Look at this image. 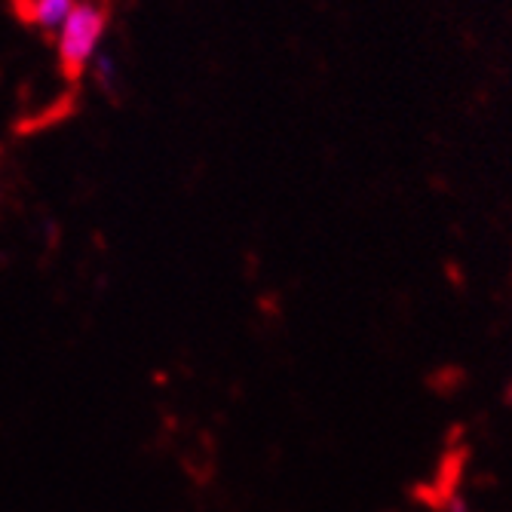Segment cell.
<instances>
[{
  "mask_svg": "<svg viewBox=\"0 0 512 512\" xmlns=\"http://www.w3.org/2000/svg\"><path fill=\"white\" fill-rule=\"evenodd\" d=\"M509 402H512V387H509Z\"/></svg>",
  "mask_w": 512,
  "mask_h": 512,
  "instance_id": "cell-4",
  "label": "cell"
},
{
  "mask_svg": "<svg viewBox=\"0 0 512 512\" xmlns=\"http://www.w3.org/2000/svg\"><path fill=\"white\" fill-rule=\"evenodd\" d=\"M111 25V0H77L62 28L56 31V59L68 80H80L89 62L102 50Z\"/></svg>",
  "mask_w": 512,
  "mask_h": 512,
  "instance_id": "cell-1",
  "label": "cell"
},
{
  "mask_svg": "<svg viewBox=\"0 0 512 512\" xmlns=\"http://www.w3.org/2000/svg\"><path fill=\"white\" fill-rule=\"evenodd\" d=\"M74 4L77 0H16V13L31 28L43 31L46 37H56L62 22L74 10Z\"/></svg>",
  "mask_w": 512,
  "mask_h": 512,
  "instance_id": "cell-2",
  "label": "cell"
},
{
  "mask_svg": "<svg viewBox=\"0 0 512 512\" xmlns=\"http://www.w3.org/2000/svg\"><path fill=\"white\" fill-rule=\"evenodd\" d=\"M89 68H92V77H96V83H99L105 92H114V83H117V77H120V65H117V56H114V53L99 50L96 59L89 62Z\"/></svg>",
  "mask_w": 512,
  "mask_h": 512,
  "instance_id": "cell-3",
  "label": "cell"
}]
</instances>
